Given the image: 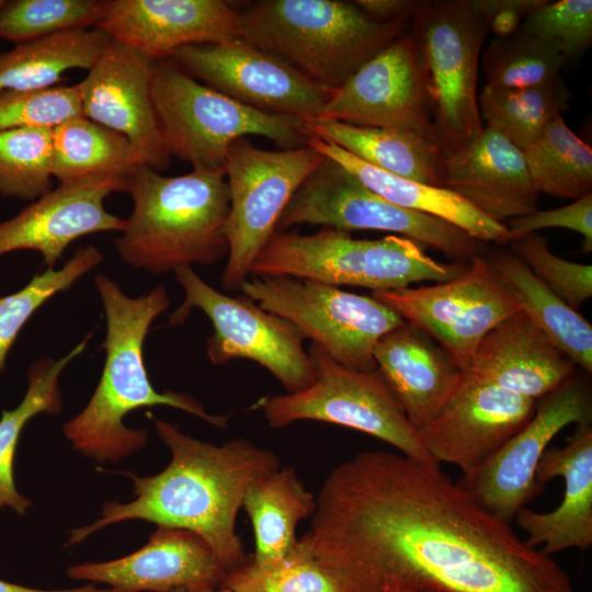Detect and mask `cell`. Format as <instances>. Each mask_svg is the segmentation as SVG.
I'll use <instances>...</instances> for the list:
<instances>
[{
  "mask_svg": "<svg viewBox=\"0 0 592 592\" xmlns=\"http://www.w3.org/2000/svg\"><path fill=\"white\" fill-rule=\"evenodd\" d=\"M547 0H474L496 38L514 35L523 20Z\"/></svg>",
  "mask_w": 592,
  "mask_h": 592,
  "instance_id": "45",
  "label": "cell"
},
{
  "mask_svg": "<svg viewBox=\"0 0 592 592\" xmlns=\"http://www.w3.org/2000/svg\"><path fill=\"white\" fill-rule=\"evenodd\" d=\"M89 333L71 351L58 360L42 357L27 371L29 386L24 398L12 410H3L0 418V508H10L24 515L32 502L22 496L14 482L13 464L19 437L25 424L39 413L61 411L59 377L66 366L80 355L91 338Z\"/></svg>",
  "mask_w": 592,
  "mask_h": 592,
  "instance_id": "33",
  "label": "cell"
},
{
  "mask_svg": "<svg viewBox=\"0 0 592 592\" xmlns=\"http://www.w3.org/2000/svg\"><path fill=\"white\" fill-rule=\"evenodd\" d=\"M536 401L463 372L452 397L418 433L436 464L470 474L533 417Z\"/></svg>",
  "mask_w": 592,
  "mask_h": 592,
  "instance_id": "18",
  "label": "cell"
},
{
  "mask_svg": "<svg viewBox=\"0 0 592 592\" xmlns=\"http://www.w3.org/2000/svg\"><path fill=\"white\" fill-rule=\"evenodd\" d=\"M53 128L0 132V195L36 201L53 190Z\"/></svg>",
  "mask_w": 592,
  "mask_h": 592,
  "instance_id": "39",
  "label": "cell"
},
{
  "mask_svg": "<svg viewBox=\"0 0 592 592\" xmlns=\"http://www.w3.org/2000/svg\"><path fill=\"white\" fill-rule=\"evenodd\" d=\"M308 539L342 592H573L440 465L362 452L323 480Z\"/></svg>",
  "mask_w": 592,
  "mask_h": 592,
  "instance_id": "1",
  "label": "cell"
},
{
  "mask_svg": "<svg viewBox=\"0 0 592 592\" xmlns=\"http://www.w3.org/2000/svg\"><path fill=\"white\" fill-rule=\"evenodd\" d=\"M240 292L293 323L341 365L375 371L377 341L406 321L390 307L338 286L294 276H253Z\"/></svg>",
  "mask_w": 592,
  "mask_h": 592,
  "instance_id": "10",
  "label": "cell"
},
{
  "mask_svg": "<svg viewBox=\"0 0 592 592\" xmlns=\"http://www.w3.org/2000/svg\"><path fill=\"white\" fill-rule=\"evenodd\" d=\"M307 145L338 162L371 191L397 206L443 219L487 243L510 242L504 224L491 220L445 187L382 171L361 161L339 146L316 136H311Z\"/></svg>",
  "mask_w": 592,
  "mask_h": 592,
  "instance_id": "27",
  "label": "cell"
},
{
  "mask_svg": "<svg viewBox=\"0 0 592 592\" xmlns=\"http://www.w3.org/2000/svg\"><path fill=\"white\" fill-rule=\"evenodd\" d=\"M94 283L106 318V335L101 345L105 362L89 402L64 424V434L72 448L100 464H116L140 451L147 445L148 432L128 428L124 418L144 407H173L226 429L230 414L208 413L185 392H158L149 380L144 343L153 320L170 305L166 287L158 285L138 297H129L104 274H98Z\"/></svg>",
  "mask_w": 592,
  "mask_h": 592,
  "instance_id": "3",
  "label": "cell"
},
{
  "mask_svg": "<svg viewBox=\"0 0 592 592\" xmlns=\"http://www.w3.org/2000/svg\"><path fill=\"white\" fill-rule=\"evenodd\" d=\"M316 119L409 130L435 141L428 75L411 32L408 30L334 90Z\"/></svg>",
  "mask_w": 592,
  "mask_h": 592,
  "instance_id": "17",
  "label": "cell"
},
{
  "mask_svg": "<svg viewBox=\"0 0 592 592\" xmlns=\"http://www.w3.org/2000/svg\"><path fill=\"white\" fill-rule=\"evenodd\" d=\"M323 157L308 145L264 150L247 137L230 145L225 163L230 192L229 252L221 274L226 291H240L285 207Z\"/></svg>",
  "mask_w": 592,
  "mask_h": 592,
  "instance_id": "13",
  "label": "cell"
},
{
  "mask_svg": "<svg viewBox=\"0 0 592 592\" xmlns=\"http://www.w3.org/2000/svg\"><path fill=\"white\" fill-rule=\"evenodd\" d=\"M172 592H230V591L226 588H219L215 590H198V591L178 590V591H172Z\"/></svg>",
  "mask_w": 592,
  "mask_h": 592,
  "instance_id": "48",
  "label": "cell"
},
{
  "mask_svg": "<svg viewBox=\"0 0 592 592\" xmlns=\"http://www.w3.org/2000/svg\"><path fill=\"white\" fill-rule=\"evenodd\" d=\"M111 0H11L0 8V38L16 45L54 34L91 29Z\"/></svg>",
  "mask_w": 592,
  "mask_h": 592,
  "instance_id": "37",
  "label": "cell"
},
{
  "mask_svg": "<svg viewBox=\"0 0 592 592\" xmlns=\"http://www.w3.org/2000/svg\"><path fill=\"white\" fill-rule=\"evenodd\" d=\"M522 152L538 194L576 201L592 193V149L562 116L553 119Z\"/></svg>",
  "mask_w": 592,
  "mask_h": 592,
  "instance_id": "34",
  "label": "cell"
},
{
  "mask_svg": "<svg viewBox=\"0 0 592 592\" xmlns=\"http://www.w3.org/2000/svg\"><path fill=\"white\" fill-rule=\"evenodd\" d=\"M373 356L377 371L418 432L443 409L463 376L439 343L407 322L384 334Z\"/></svg>",
  "mask_w": 592,
  "mask_h": 592,
  "instance_id": "26",
  "label": "cell"
},
{
  "mask_svg": "<svg viewBox=\"0 0 592 592\" xmlns=\"http://www.w3.org/2000/svg\"><path fill=\"white\" fill-rule=\"evenodd\" d=\"M504 226L510 241L521 236L546 228H565L581 234L582 250L592 251V193L572 203L548 210H534L527 215L509 219Z\"/></svg>",
  "mask_w": 592,
  "mask_h": 592,
  "instance_id": "44",
  "label": "cell"
},
{
  "mask_svg": "<svg viewBox=\"0 0 592 592\" xmlns=\"http://www.w3.org/2000/svg\"><path fill=\"white\" fill-rule=\"evenodd\" d=\"M520 33L556 44L570 62L592 43L591 0H547L522 22Z\"/></svg>",
  "mask_w": 592,
  "mask_h": 592,
  "instance_id": "43",
  "label": "cell"
},
{
  "mask_svg": "<svg viewBox=\"0 0 592 592\" xmlns=\"http://www.w3.org/2000/svg\"><path fill=\"white\" fill-rule=\"evenodd\" d=\"M143 164L127 137L83 115L53 128V175L59 184L98 177L126 180Z\"/></svg>",
  "mask_w": 592,
  "mask_h": 592,
  "instance_id": "32",
  "label": "cell"
},
{
  "mask_svg": "<svg viewBox=\"0 0 592 592\" xmlns=\"http://www.w3.org/2000/svg\"><path fill=\"white\" fill-rule=\"evenodd\" d=\"M410 22L376 21L354 2L265 0L240 11V37L334 91L405 34Z\"/></svg>",
  "mask_w": 592,
  "mask_h": 592,
  "instance_id": "5",
  "label": "cell"
},
{
  "mask_svg": "<svg viewBox=\"0 0 592 592\" xmlns=\"http://www.w3.org/2000/svg\"><path fill=\"white\" fill-rule=\"evenodd\" d=\"M171 58L202 83L267 114L316 119L333 93L241 37L184 46Z\"/></svg>",
  "mask_w": 592,
  "mask_h": 592,
  "instance_id": "15",
  "label": "cell"
},
{
  "mask_svg": "<svg viewBox=\"0 0 592 592\" xmlns=\"http://www.w3.org/2000/svg\"><path fill=\"white\" fill-rule=\"evenodd\" d=\"M485 257L519 309L577 366L591 374V323L553 293L512 251L498 248Z\"/></svg>",
  "mask_w": 592,
  "mask_h": 592,
  "instance_id": "29",
  "label": "cell"
},
{
  "mask_svg": "<svg viewBox=\"0 0 592 592\" xmlns=\"http://www.w3.org/2000/svg\"><path fill=\"white\" fill-rule=\"evenodd\" d=\"M372 296L425 332L463 372L483 337L520 310L483 254L471 258L452 280L373 292Z\"/></svg>",
  "mask_w": 592,
  "mask_h": 592,
  "instance_id": "14",
  "label": "cell"
},
{
  "mask_svg": "<svg viewBox=\"0 0 592 592\" xmlns=\"http://www.w3.org/2000/svg\"><path fill=\"white\" fill-rule=\"evenodd\" d=\"M0 592H115L113 589L103 588L99 589L94 583L90 582L86 585L72 589H61V590H44V589H34L27 588L0 579Z\"/></svg>",
  "mask_w": 592,
  "mask_h": 592,
  "instance_id": "47",
  "label": "cell"
},
{
  "mask_svg": "<svg viewBox=\"0 0 592 592\" xmlns=\"http://www.w3.org/2000/svg\"><path fill=\"white\" fill-rule=\"evenodd\" d=\"M221 588L230 592H342L304 535L281 558L255 563L250 557L226 574Z\"/></svg>",
  "mask_w": 592,
  "mask_h": 592,
  "instance_id": "38",
  "label": "cell"
},
{
  "mask_svg": "<svg viewBox=\"0 0 592 592\" xmlns=\"http://www.w3.org/2000/svg\"><path fill=\"white\" fill-rule=\"evenodd\" d=\"M124 192L133 209L115 248L127 265L160 275L227 258L230 192L225 170L166 177L143 164L125 180Z\"/></svg>",
  "mask_w": 592,
  "mask_h": 592,
  "instance_id": "4",
  "label": "cell"
},
{
  "mask_svg": "<svg viewBox=\"0 0 592 592\" xmlns=\"http://www.w3.org/2000/svg\"><path fill=\"white\" fill-rule=\"evenodd\" d=\"M576 367L543 330L517 310L483 337L466 372L537 400L571 377Z\"/></svg>",
  "mask_w": 592,
  "mask_h": 592,
  "instance_id": "25",
  "label": "cell"
},
{
  "mask_svg": "<svg viewBox=\"0 0 592 592\" xmlns=\"http://www.w3.org/2000/svg\"><path fill=\"white\" fill-rule=\"evenodd\" d=\"M354 4L367 16L382 22L412 18L420 0H356Z\"/></svg>",
  "mask_w": 592,
  "mask_h": 592,
  "instance_id": "46",
  "label": "cell"
},
{
  "mask_svg": "<svg viewBox=\"0 0 592 592\" xmlns=\"http://www.w3.org/2000/svg\"><path fill=\"white\" fill-rule=\"evenodd\" d=\"M100 29L62 32L15 45L0 54V91L60 86L70 69L89 70L109 43Z\"/></svg>",
  "mask_w": 592,
  "mask_h": 592,
  "instance_id": "31",
  "label": "cell"
},
{
  "mask_svg": "<svg viewBox=\"0 0 592 592\" xmlns=\"http://www.w3.org/2000/svg\"><path fill=\"white\" fill-rule=\"evenodd\" d=\"M66 573L72 580L106 584L115 592L215 590L227 574L203 538L168 526H158L141 548L125 557L82 562Z\"/></svg>",
  "mask_w": 592,
  "mask_h": 592,
  "instance_id": "21",
  "label": "cell"
},
{
  "mask_svg": "<svg viewBox=\"0 0 592 592\" xmlns=\"http://www.w3.org/2000/svg\"><path fill=\"white\" fill-rule=\"evenodd\" d=\"M308 355L315 372L308 388L260 402L271 428L301 420L332 423L379 439L418 462L439 465L377 368L364 372L341 365L316 343Z\"/></svg>",
  "mask_w": 592,
  "mask_h": 592,
  "instance_id": "9",
  "label": "cell"
},
{
  "mask_svg": "<svg viewBox=\"0 0 592 592\" xmlns=\"http://www.w3.org/2000/svg\"><path fill=\"white\" fill-rule=\"evenodd\" d=\"M316 508V497L306 489L295 466H281L255 481L241 505L254 532L252 561L262 563L285 556L298 540L297 524Z\"/></svg>",
  "mask_w": 592,
  "mask_h": 592,
  "instance_id": "30",
  "label": "cell"
},
{
  "mask_svg": "<svg viewBox=\"0 0 592 592\" xmlns=\"http://www.w3.org/2000/svg\"><path fill=\"white\" fill-rule=\"evenodd\" d=\"M4 0H0V8L4 4Z\"/></svg>",
  "mask_w": 592,
  "mask_h": 592,
  "instance_id": "49",
  "label": "cell"
},
{
  "mask_svg": "<svg viewBox=\"0 0 592 592\" xmlns=\"http://www.w3.org/2000/svg\"><path fill=\"white\" fill-rule=\"evenodd\" d=\"M556 477L565 480L561 503L550 512L523 506L515 522L527 534L525 543L547 556L592 545V423L577 424L563 447H547L536 467L535 479L545 486Z\"/></svg>",
  "mask_w": 592,
  "mask_h": 592,
  "instance_id": "24",
  "label": "cell"
},
{
  "mask_svg": "<svg viewBox=\"0 0 592 592\" xmlns=\"http://www.w3.org/2000/svg\"><path fill=\"white\" fill-rule=\"evenodd\" d=\"M156 432L171 452L157 475L125 473L134 485L127 503L109 501L100 517L70 531L66 547L127 520H144L190 531L209 546L228 573L249 561L236 532V519L249 488L281 467L280 457L243 437L220 445L184 434L177 424L153 419Z\"/></svg>",
  "mask_w": 592,
  "mask_h": 592,
  "instance_id": "2",
  "label": "cell"
},
{
  "mask_svg": "<svg viewBox=\"0 0 592 592\" xmlns=\"http://www.w3.org/2000/svg\"><path fill=\"white\" fill-rule=\"evenodd\" d=\"M480 62L486 86L502 89L547 84L559 78L569 64L556 44L520 32L492 39L481 53Z\"/></svg>",
  "mask_w": 592,
  "mask_h": 592,
  "instance_id": "36",
  "label": "cell"
},
{
  "mask_svg": "<svg viewBox=\"0 0 592 592\" xmlns=\"http://www.w3.org/2000/svg\"><path fill=\"white\" fill-rule=\"evenodd\" d=\"M511 251L519 257L553 293L577 310L592 296V266L554 254L547 240L531 232L512 239Z\"/></svg>",
  "mask_w": 592,
  "mask_h": 592,
  "instance_id": "41",
  "label": "cell"
},
{
  "mask_svg": "<svg viewBox=\"0 0 592 592\" xmlns=\"http://www.w3.org/2000/svg\"><path fill=\"white\" fill-rule=\"evenodd\" d=\"M151 96L169 153L195 170H225L238 138L263 136L284 149L307 145L306 122L249 107L200 82L172 58L153 61Z\"/></svg>",
  "mask_w": 592,
  "mask_h": 592,
  "instance_id": "7",
  "label": "cell"
},
{
  "mask_svg": "<svg viewBox=\"0 0 592 592\" xmlns=\"http://www.w3.org/2000/svg\"><path fill=\"white\" fill-rule=\"evenodd\" d=\"M443 187L500 224L537 209L539 194L522 150L486 126L471 141L445 156Z\"/></svg>",
  "mask_w": 592,
  "mask_h": 592,
  "instance_id": "23",
  "label": "cell"
},
{
  "mask_svg": "<svg viewBox=\"0 0 592 592\" xmlns=\"http://www.w3.org/2000/svg\"><path fill=\"white\" fill-rule=\"evenodd\" d=\"M298 225L399 234L457 261H469L487 249V242L443 219L384 200L326 156L291 198L276 230Z\"/></svg>",
  "mask_w": 592,
  "mask_h": 592,
  "instance_id": "11",
  "label": "cell"
},
{
  "mask_svg": "<svg viewBox=\"0 0 592 592\" xmlns=\"http://www.w3.org/2000/svg\"><path fill=\"white\" fill-rule=\"evenodd\" d=\"M103 260L104 255L96 247H80L61 269L47 267L22 289L0 297V373L4 369L8 352L35 311L57 293L69 289Z\"/></svg>",
  "mask_w": 592,
  "mask_h": 592,
  "instance_id": "40",
  "label": "cell"
},
{
  "mask_svg": "<svg viewBox=\"0 0 592 592\" xmlns=\"http://www.w3.org/2000/svg\"><path fill=\"white\" fill-rule=\"evenodd\" d=\"M409 31L426 75L434 138L444 156L483 129L477 81L488 21L474 0L421 1Z\"/></svg>",
  "mask_w": 592,
  "mask_h": 592,
  "instance_id": "8",
  "label": "cell"
},
{
  "mask_svg": "<svg viewBox=\"0 0 592 592\" xmlns=\"http://www.w3.org/2000/svg\"><path fill=\"white\" fill-rule=\"evenodd\" d=\"M82 115L78 83L43 90L0 91V132L16 128H55Z\"/></svg>",
  "mask_w": 592,
  "mask_h": 592,
  "instance_id": "42",
  "label": "cell"
},
{
  "mask_svg": "<svg viewBox=\"0 0 592 592\" xmlns=\"http://www.w3.org/2000/svg\"><path fill=\"white\" fill-rule=\"evenodd\" d=\"M570 91L561 77L547 84L502 89L485 84L477 96L481 119L519 149L569 109Z\"/></svg>",
  "mask_w": 592,
  "mask_h": 592,
  "instance_id": "35",
  "label": "cell"
},
{
  "mask_svg": "<svg viewBox=\"0 0 592 592\" xmlns=\"http://www.w3.org/2000/svg\"><path fill=\"white\" fill-rule=\"evenodd\" d=\"M151 60L189 45L240 37V11L224 0H111L96 26Z\"/></svg>",
  "mask_w": 592,
  "mask_h": 592,
  "instance_id": "20",
  "label": "cell"
},
{
  "mask_svg": "<svg viewBox=\"0 0 592 592\" xmlns=\"http://www.w3.org/2000/svg\"><path fill=\"white\" fill-rule=\"evenodd\" d=\"M125 180L98 177L58 184L14 217L0 223V255L34 250L47 267L62 258L76 239L104 231H122L124 219L109 213L104 202L124 192Z\"/></svg>",
  "mask_w": 592,
  "mask_h": 592,
  "instance_id": "22",
  "label": "cell"
},
{
  "mask_svg": "<svg viewBox=\"0 0 592 592\" xmlns=\"http://www.w3.org/2000/svg\"><path fill=\"white\" fill-rule=\"evenodd\" d=\"M467 264L439 262L407 237L355 239L348 231L325 227L312 235L274 231L255 257L250 275H286L383 292L419 282L448 281Z\"/></svg>",
  "mask_w": 592,
  "mask_h": 592,
  "instance_id": "6",
  "label": "cell"
},
{
  "mask_svg": "<svg viewBox=\"0 0 592 592\" xmlns=\"http://www.w3.org/2000/svg\"><path fill=\"white\" fill-rule=\"evenodd\" d=\"M537 400L530 421L487 462L456 481L483 509L508 524L544 491L535 471L550 441L571 423H592L591 390L578 375Z\"/></svg>",
  "mask_w": 592,
  "mask_h": 592,
  "instance_id": "16",
  "label": "cell"
},
{
  "mask_svg": "<svg viewBox=\"0 0 592 592\" xmlns=\"http://www.w3.org/2000/svg\"><path fill=\"white\" fill-rule=\"evenodd\" d=\"M311 136L332 143L382 171L443 187L444 153L414 132L362 127L337 121H306Z\"/></svg>",
  "mask_w": 592,
  "mask_h": 592,
  "instance_id": "28",
  "label": "cell"
},
{
  "mask_svg": "<svg viewBox=\"0 0 592 592\" xmlns=\"http://www.w3.org/2000/svg\"><path fill=\"white\" fill-rule=\"evenodd\" d=\"M152 70L153 60L110 38L78 86L82 115L127 137L145 164L160 172L171 155L153 109Z\"/></svg>",
  "mask_w": 592,
  "mask_h": 592,
  "instance_id": "19",
  "label": "cell"
},
{
  "mask_svg": "<svg viewBox=\"0 0 592 592\" xmlns=\"http://www.w3.org/2000/svg\"><path fill=\"white\" fill-rule=\"evenodd\" d=\"M174 276L184 291V300L170 315L168 325L183 323L193 308L202 310L214 328L206 341L212 364L254 361L282 384L286 394L303 391L314 383V367L303 345L306 339L293 323L243 294L218 292L191 266L175 270Z\"/></svg>",
  "mask_w": 592,
  "mask_h": 592,
  "instance_id": "12",
  "label": "cell"
}]
</instances>
